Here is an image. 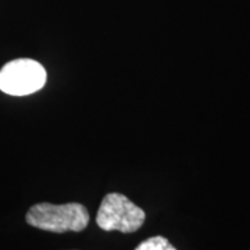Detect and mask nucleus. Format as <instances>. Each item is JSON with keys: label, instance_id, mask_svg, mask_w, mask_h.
<instances>
[{"label": "nucleus", "instance_id": "nucleus-1", "mask_svg": "<svg viewBox=\"0 0 250 250\" xmlns=\"http://www.w3.org/2000/svg\"><path fill=\"white\" fill-rule=\"evenodd\" d=\"M25 218L31 227L56 233L81 232L89 224V213L81 203H38L28 210Z\"/></svg>", "mask_w": 250, "mask_h": 250}, {"label": "nucleus", "instance_id": "nucleus-2", "mask_svg": "<svg viewBox=\"0 0 250 250\" xmlns=\"http://www.w3.org/2000/svg\"><path fill=\"white\" fill-rule=\"evenodd\" d=\"M146 214L141 207L121 193H108L102 200L96 224L103 231L132 233L145 223Z\"/></svg>", "mask_w": 250, "mask_h": 250}, {"label": "nucleus", "instance_id": "nucleus-3", "mask_svg": "<svg viewBox=\"0 0 250 250\" xmlns=\"http://www.w3.org/2000/svg\"><path fill=\"white\" fill-rule=\"evenodd\" d=\"M46 83V70L32 59H17L0 70V90L11 96H27L42 89Z\"/></svg>", "mask_w": 250, "mask_h": 250}, {"label": "nucleus", "instance_id": "nucleus-4", "mask_svg": "<svg viewBox=\"0 0 250 250\" xmlns=\"http://www.w3.org/2000/svg\"><path fill=\"white\" fill-rule=\"evenodd\" d=\"M135 250H177L164 236H153L139 243Z\"/></svg>", "mask_w": 250, "mask_h": 250}]
</instances>
